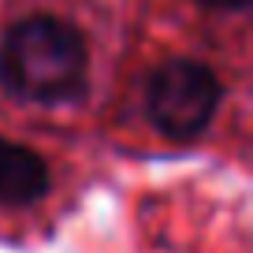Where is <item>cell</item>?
Segmentation results:
<instances>
[{"label":"cell","instance_id":"6da1fadb","mask_svg":"<svg viewBox=\"0 0 253 253\" xmlns=\"http://www.w3.org/2000/svg\"><path fill=\"white\" fill-rule=\"evenodd\" d=\"M89 82V48L71 23L56 15L15 19L0 34V89L19 104L82 101Z\"/></svg>","mask_w":253,"mask_h":253},{"label":"cell","instance_id":"7a4b0ae2","mask_svg":"<svg viewBox=\"0 0 253 253\" xmlns=\"http://www.w3.org/2000/svg\"><path fill=\"white\" fill-rule=\"evenodd\" d=\"M223 101L212 67L190 56H171L153 71L145 89V116L168 142H194L209 130Z\"/></svg>","mask_w":253,"mask_h":253},{"label":"cell","instance_id":"3957f363","mask_svg":"<svg viewBox=\"0 0 253 253\" xmlns=\"http://www.w3.org/2000/svg\"><path fill=\"white\" fill-rule=\"evenodd\" d=\"M48 186H52V175L45 157L34 153L30 145L0 138V205H34L48 194Z\"/></svg>","mask_w":253,"mask_h":253},{"label":"cell","instance_id":"277c9868","mask_svg":"<svg viewBox=\"0 0 253 253\" xmlns=\"http://www.w3.org/2000/svg\"><path fill=\"white\" fill-rule=\"evenodd\" d=\"M201 8H212V11H242L250 8V0H198Z\"/></svg>","mask_w":253,"mask_h":253}]
</instances>
